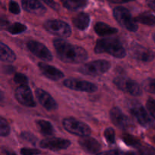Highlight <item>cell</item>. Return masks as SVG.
Wrapping results in <instances>:
<instances>
[{
    "mask_svg": "<svg viewBox=\"0 0 155 155\" xmlns=\"http://www.w3.org/2000/svg\"><path fill=\"white\" fill-rule=\"evenodd\" d=\"M57 56L61 61L68 64H80L88 58L87 51L82 47L72 45L62 39L53 41Z\"/></svg>",
    "mask_w": 155,
    "mask_h": 155,
    "instance_id": "obj_1",
    "label": "cell"
},
{
    "mask_svg": "<svg viewBox=\"0 0 155 155\" xmlns=\"http://www.w3.org/2000/svg\"><path fill=\"white\" fill-rule=\"evenodd\" d=\"M95 52L97 54L107 53L117 58H123L127 54L120 41L115 38L98 39L95 46Z\"/></svg>",
    "mask_w": 155,
    "mask_h": 155,
    "instance_id": "obj_2",
    "label": "cell"
},
{
    "mask_svg": "<svg viewBox=\"0 0 155 155\" xmlns=\"http://www.w3.org/2000/svg\"><path fill=\"white\" fill-rule=\"evenodd\" d=\"M110 68V63L106 60H96L89 62L79 68L78 71L83 75L96 76L102 75L109 71Z\"/></svg>",
    "mask_w": 155,
    "mask_h": 155,
    "instance_id": "obj_3",
    "label": "cell"
},
{
    "mask_svg": "<svg viewBox=\"0 0 155 155\" xmlns=\"http://www.w3.org/2000/svg\"><path fill=\"white\" fill-rule=\"evenodd\" d=\"M113 15L115 20L122 26L130 32H136L138 30V25L134 21L130 11L124 7L118 6L113 11Z\"/></svg>",
    "mask_w": 155,
    "mask_h": 155,
    "instance_id": "obj_4",
    "label": "cell"
},
{
    "mask_svg": "<svg viewBox=\"0 0 155 155\" xmlns=\"http://www.w3.org/2000/svg\"><path fill=\"white\" fill-rule=\"evenodd\" d=\"M129 109L132 115L136 118L141 126L145 128H151L154 127V121L150 117L145 107L140 103L137 101H133L130 103Z\"/></svg>",
    "mask_w": 155,
    "mask_h": 155,
    "instance_id": "obj_5",
    "label": "cell"
},
{
    "mask_svg": "<svg viewBox=\"0 0 155 155\" xmlns=\"http://www.w3.org/2000/svg\"><path fill=\"white\" fill-rule=\"evenodd\" d=\"M63 127L68 133L79 136H89L92 132L87 124L74 117L65 118L63 120Z\"/></svg>",
    "mask_w": 155,
    "mask_h": 155,
    "instance_id": "obj_6",
    "label": "cell"
},
{
    "mask_svg": "<svg viewBox=\"0 0 155 155\" xmlns=\"http://www.w3.org/2000/svg\"><path fill=\"white\" fill-rule=\"evenodd\" d=\"M43 26L46 31L60 37H69L71 34L69 24L60 20H48L45 21Z\"/></svg>",
    "mask_w": 155,
    "mask_h": 155,
    "instance_id": "obj_7",
    "label": "cell"
},
{
    "mask_svg": "<svg viewBox=\"0 0 155 155\" xmlns=\"http://www.w3.org/2000/svg\"><path fill=\"white\" fill-rule=\"evenodd\" d=\"M114 83L120 90L134 96H139L142 92L141 86L136 81L127 77H117L114 80Z\"/></svg>",
    "mask_w": 155,
    "mask_h": 155,
    "instance_id": "obj_8",
    "label": "cell"
},
{
    "mask_svg": "<svg viewBox=\"0 0 155 155\" xmlns=\"http://www.w3.org/2000/svg\"><path fill=\"white\" fill-rule=\"evenodd\" d=\"M130 50L132 56L140 61L149 62L154 58V54L151 49L145 48L137 42H133L130 45Z\"/></svg>",
    "mask_w": 155,
    "mask_h": 155,
    "instance_id": "obj_9",
    "label": "cell"
},
{
    "mask_svg": "<svg viewBox=\"0 0 155 155\" xmlns=\"http://www.w3.org/2000/svg\"><path fill=\"white\" fill-rule=\"evenodd\" d=\"M64 86L72 90L84 92H95L98 89L94 83L77 79H67L64 81Z\"/></svg>",
    "mask_w": 155,
    "mask_h": 155,
    "instance_id": "obj_10",
    "label": "cell"
},
{
    "mask_svg": "<svg viewBox=\"0 0 155 155\" xmlns=\"http://www.w3.org/2000/svg\"><path fill=\"white\" fill-rule=\"evenodd\" d=\"M15 98L22 105L33 107L36 106L33 93L27 85H21L15 90Z\"/></svg>",
    "mask_w": 155,
    "mask_h": 155,
    "instance_id": "obj_11",
    "label": "cell"
},
{
    "mask_svg": "<svg viewBox=\"0 0 155 155\" xmlns=\"http://www.w3.org/2000/svg\"><path fill=\"white\" fill-rule=\"evenodd\" d=\"M27 46L28 49L39 58L45 61H51L52 60L53 57L51 51L41 42L34 40L29 41L27 43Z\"/></svg>",
    "mask_w": 155,
    "mask_h": 155,
    "instance_id": "obj_12",
    "label": "cell"
},
{
    "mask_svg": "<svg viewBox=\"0 0 155 155\" xmlns=\"http://www.w3.org/2000/svg\"><path fill=\"white\" fill-rule=\"evenodd\" d=\"M110 118L111 122L120 129H128L133 127V123L130 118L117 107H113L110 110Z\"/></svg>",
    "mask_w": 155,
    "mask_h": 155,
    "instance_id": "obj_13",
    "label": "cell"
},
{
    "mask_svg": "<svg viewBox=\"0 0 155 155\" xmlns=\"http://www.w3.org/2000/svg\"><path fill=\"white\" fill-rule=\"evenodd\" d=\"M69 140L60 138H48L43 139L40 142V147L51 151H58V150L66 149L71 145Z\"/></svg>",
    "mask_w": 155,
    "mask_h": 155,
    "instance_id": "obj_14",
    "label": "cell"
},
{
    "mask_svg": "<svg viewBox=\"0 0 155 155\" xmlns=\"http://www.w3.org/2000/svg\"><path fill=\"white\" fill-rule=\"evenodd\" d=\"M35 93H36V96L37 98L38 101L47 110L51 111V110H54L57 109V103L48 92H45V90L42 89H37Z\"/></svg>",
    "mask_w": 155,
    "mask_h": 155,
    "instance_id": "obj_15",
    "label": "cell"
},
{
    "mask_svg": "<svg viewBox=\"0 0 155 155\" xmlns=\"http://www.w3.org/2000/svg\"><path fill=\"white\" fill-rule=\"evenodd\" d=\"M79 144L85 151L89 154H98L101 150V145L99 142L89 136H81L79 139Z\"/></svg>",
    "mask_w": 155,
    "mask_h": 155,
    "instance_id": "obj_16",
    "label": "cell"
},
{
    "mask_svg": "<svg viewBox=\"0 0 155 155\" xmlns=\"http://www.w3.org/2000/svg\"><path fill=\"white\" fill-rule=\"evenodd\" d=\"M38 67L42 74L49 80L56 81V80H59L64 77V74L60 70L51 66L48 64L44 63V62H39L38 64Z\"/></svg>",
    "mask_w": 155,
    "mask_h": 155,
    "instance_id": "obj_17",
    "label": "cell"
},
{
    "mask_svg": "<svg viewBox=\"0 0 155 155\" xmlns=\"http://www.w3.org/2000/svg\"><path fill=\"white\" fill-rule=\"evenodd\" d=\"M22 7L26 12L36 15H42L45 13L46 8L39 0H22Z\"/></svg>",
    "mask_w": 155,
    "mask_h": 155,
    "instance_id": "obj_18",
    "label": "cell"
},
{
    "mask_svg": "<svg viewBox=\"0 0 155 155\" xmlns=\"http://www.w3.org/2000/svg\"><path fill=\"white\" fill-rule=\"evenodd\" d=\"M16 59L15 52L5 44L0 42V61L6 63H12Z\"/></svg>",
    "mask_w": 155,
    "mask_h": 155,
    "instance_id": "obj_19",
    "label": "cell"
},
{
    "mask_svg": "<svg viewBox=\"0 0 155 155\" xmlns=\"http://www.w3.org/2000/svg\"><path fill=\"white\" fill-rule=\"evenodd\" d=\"M89 21H90L89 15L84 12H81L78 14L75 18H74L73 24L79 30H85L89 26Z\"/></svg>",
    "mask_w": 155,
    "mask_h": 155,
    "instance_id": "obj_20",
    "label": "cell"
},
{
    "mask_svg": "<svg viewBox=\"0 0 155 155\" xmlns=\"http://www.w3.org/2000/svg\"><path fill=\"white\" fill-rule=\"evenodd\" d=\"M94 29H95V33L101 36H109V35L115 34V33H117L118 32L117 29L110 27V25L103 22L97 23L95 25Z\"/></svg>",
    "mask_w": 155,
    "mask_h": 155,
    "instance_id": "obj_21",
    "label": "cell"
},
{
    "mask_svg": "<svg viewBox=\"0 0 155 155\" xmlns=\"http://www.w3.org/2000/svg\"><path fill=\"white\" fill-rule=\"evenodd\" d=\"M66 8L71 11L84 8L89 3V0H61Z\"/></svg>",
    "mask_w": 155,
    "mask_h": 155,
    "instance_id": "obj_22",
    "label": "cell"
},
{
    "mask_svg": "<svg viewBox=\"0 0 155 155\" xmlns=\"http://www.w3.org/2000/svg\"><path fill=\"white\" fill-rule=\"evenodd\" d=\"M39 131L43 136H52L54 133V130L51 123L45 120H39L36 122Z\"/></svg>",
    "mask_w": 155,
    "mask_h": 155,
    "instance_id": "obj_23",
    "label": "cell"
},
{
    "mask_svg": "<svg viewBox=\"0 0 155 155\" xmlns=\"http://www.w3.org/2000/svg\"><path fill=\"white\" fill-rule=\"evenodd\" d=\"M136 22L141 23L142 24H145L148 26L155 25V15L150 12H143L136 16L134 18Z\"/></svg>",
    "mask_w": 155,
    "mask_h": 155,
    "instance_id": "obj_24",
    "label": "cell"
},
{
    "mask_svg": "<svg viewBox=\"0 0 155 155\" xmlns=\"http://www.w3.org/2000/svg\"><path fill=\"white\" fill-rule=\"evenodd\" d=\"M136 148V151L127 152L128 155H155V148L149 145L141 144Z\"/></svg>",
    "mask_w": 155,
    "mask_h": 155,
    "instance_id": "obj_25",
    "label": "cell"
},
{
    "mask_svg": "<svg viewBox=\"0 0 155 155\" xmlns=\"http://www.w3.org/2000/svg\"><path fill=\"white\" fill-rule=\"evenodd\" d=\"M6 30H7V31L9 32L11 34L16 35L25 31V30H27V27H26L24 24H21V23L19 22H15L14 23V24H10V25L8 26Z\"/></svg>",
    "mask_w": 155,
    "mask_h": 155,
    "instance_id": "obj_26",
    "label": "cell"
},
{
    "mask_svg": "<svg viewBox=\"0 0 155 155\" xmlns=\"http://www.w3.org/2000/svg\"><path fill=\"white\" fill-rule=\"evenodd\" d=\"M10 133V127L5 119L0 117V136H7Z\"/></svg>",
    "mask_w": 155,
    "mask_h": 155,
    "instance_id": "obj_27",
    "label": "cell"
},
{
    "mask_svg": "<svg viewBox=\"0 0 155 155\" xmlns=\"http://www.w3.org/2000/svg\"><path fill=\"white\" fill-rule=\"evenodd\" d=\"M123 139L125 142V143H127L128 145H130V146L134 147V148H137L138 146L141 145L140 141L136 139V138H135L134 136H131V135H124L123 136Z\"/></svg>",
    "mask_w": 155,
    "mask_h": 155,
    "instance_id": "obj_28",
    "label": "cell"
},
{
    "mask_svg": "<svg viewBox=\"0 0 155 155\" xmlns=\"http://www.w3.org/2000/svg\"><path fill=\"white\" fill-rule=\"evenodd\" d=\"M143 87L146 92L155 94V79L148 78L143 82Z\"/></svg>",
    "mask_w": 155,
    "mask_h": 155,
    "instance_id": "obj_29",
    "label": "cell"
},
{
    "mask_svg": "<svg viewBox=\"0 0 155 155\" xmlns=\"http://www.w3.org/2000/svg\"><path fill=\"white\" fill-rule=\"evenodd\" d=\"M104 136L108 143H115V131L113 128L109 127L106 129L104 132Z\"/></svg>",
    "mask_w": 155,
    "mask_h": 155,
    "instance_id": "obj_30",
    "label": "cell"
},
{
    "mask_svg": "<svg viewBox=\"0 0 155 155\" xmlns=\"http://www.w3.org/2000/svg\"><path fill=\"white\" fill-rule=\"evenodd\" d=\"M146 107L151 117L155 119V99L152 98H148L146 101Z\"/></svg>",
    "mask_w": 155,
    "mask_h": 155,
    "instance_id": "obj_31",
    "label": "cell"
},
{
    "mask_svg": "<svg viewBox=\"0 0 155 155\" xmlns=\"http://www.w3.org/2000/svg\"><path fill=\"white\" fill-rule=\"evenodd\" d=\"M14 81L16 83H18V84L27 85V83H28V79H27V77L24 74L18 73V74H16L15 75Z\"/></svg>",
    "mask_w": 155,
    "mask_h": 155,
    "instance_id": "obj_32",
    "label": "cell"
},
{
    "mask_svg": "<svg viewBox=\"0 0 155 155\" xmlns=\"http://www.w3.org/2000/svg\"><path fill=\"white\" fill-rule=\"evenodd\" d=\"M21 137L24 140L30 142V143L33 144V145L36 144V138L35 137L32 133H28V132H23L21 134Z\"/></svg>",
    "mask_w": 155,
    "mask_h": 155,
    "instance_id": "obj_33",
    "label": "cell"
},
{
    "mask_svg": "<svg viewBox=\"0 0 155 155\" xmlns=\"http://www.w3.org/2000/svg\"><path fill=\"white\" fill-rule=\"evenodd\" d=\"M9 12L12 14H15V15H18L21 12V9H20L19 5H18V3L15 1H11L9 2L8 5Z\"/></svg>",
    "mask_w": 155,
    "mask_h": 155,
    "instance_id": "obj_34",
    "label": "cell"
},
{
    "mask_svg": "<svg viewBox=\"0 0 155 155\" xmlns=\"http://www.w3.org/2000/svg\"><path fill=\"white\" fill-rule=\"evenodd\" d=\"M40 151L36 148H24L21 150V154L22 155H36L40 154Z\"/></svg>",
    "mask_w": 155,
    "mask_h": 155,
    "instance_id": "obj_35",
    "label": "cell"
},
{
    "mask_svg": "<svg viewBox=\"0 0 155 155\" xmlns=\"http://www.w3.org/2000/svg\"><path fill=\"white\" fill-rule=\"evenodd\" d=\"M97 155H128V154H127V152H124V151H120V150L115 149L98 153V154H97Z\"/></svg>",
    "mask_w": 155,
    "mask_h": 155,
    "instance_id": "obj_36",
    "label": "cell"
},
{
    "mask_svg": "<svg viewBox=\"0 0 155 155\" xmlns=\"http://www.w3.org/2000/svg\"><path fill=\"white\" fill-rule=\"evenodd\" d=\"M45 3H46L49 7L52 8L54 9H57V3L54 1V0H42Z\"/></svg>",
    "mask_w": 155,
    "mask_h": 155,
    "instance_id": "obj_37",
    "label": "cell"
},
{
    "mask_svg": "<svg viewBox=\"0 0 155 155\" xmlns=\"http://www.w3.org/2000/svg\"><path fill=\"white\" fill-rule=\"evenodd\" d=\"M1 150L5 155H17L13 151H12V150L9 149V148H5V147H2Z\"/></svg>",
    "mask_w": 155,
    "mask_h": 155,
    "instance_id": "obj_38",
    "label": "cell"
},
{
    "mask_svg": "<svg viewBox=\"0 0 155 155\" xmlns=\"http://www.w3.org/2000/svg\"><path fill=\"white\" fill-rule=\"evenodd\" d=\"M146 2L148 7L155 12V0H146Z\"/></svg>",
    "mask_w": 155,
    "mask_h": 155,
    "instance_id": "obj_39",
    "label": "cell"
},
{
    "mask_svg": "<svg viewBox=\"0 0 155 155\" xmlns=\"http://www.w3.org/2000/svg\"><path fill=\"white\" fill-rule=\"evenodd\" d=\"M8 22L5 19H0V28H7L8 26Z\"/></svg>",
    "mask_w": 155,
    "mask_h": 155,
    "instance_id": "obj_40",
    "label": "cell"
},
{
    "mask_svg": "<svg viewBox=\"0 0 155 155\" xmlns=\"http://www.w3.org/2000/svg\"><path fill=\"white\" fill-rule=\"evenodd\" d=\"M110 1L114 3H125L129 2L134 1V0H110Z\"/></svg>",
    "mask_w": 155,
    "mask_h": 155,
    "instance_id": "obj_41",
    "label": "cell"
},
{
    "mask_svg": "<svg viewBox=\"0 0 155 155\" xmlns=\"http://www.w3.org/2000/svg\"><path fill=\"white\" fill-rule=\"evenodd\" d=\"M3 98H4V94H3L2 91H0V101H2Z\"/></svg>",
    "mask_w": 155,
    "mask_h": 155,
    "instance_id": "obj_42",
    "label": "cell"
},
{
    "mask_svg": "<svg viewBox=\"0 0 155 155\" xmlns=\"http://www.w3.org/2000/svg\"><path fill=\"white\" fill-rule=\"evenodd\" d=\"M153 39H154V42H155V33H154V34H153Z\"/></svg>",
    "mask_w": 155,
    "mask_h": 155,
    "instance_id": "obj_43",
    "label": "cell"
},
{
    "mask_svg": "<svg viewBox=\"0 0 155 155\" xmlns=\"http://www.w3.org/2000/svg\"><path fill=\"white\" fill-rule=\"evenodd\" d=\"M153 141H154V142H155V136H154V137H153Z\"/></svg>",
    "mask_w": 155,
    "mask_h": 155,
    "instance_id": "obj_44",
    "label": "cell"
}]
</instances>
